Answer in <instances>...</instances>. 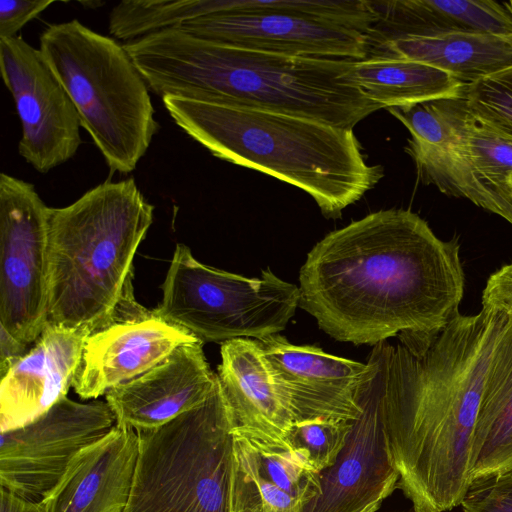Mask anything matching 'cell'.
<instances>
[{
	"instance_id": "11",
	"label": "cell",
	"mask_w": 512,
	"mask_h": 512,
	"mask_svg": "<svg viewBox=\"0 0 512 512\" xmlns=\"http://www.w3.org/2000/svg\"><path fill=\"white\" fill-rule=\"evenodd\" d=\"M0 69L21 123L19 154L40 173L71 159L82 142L80 119L41 51L20 36L1 38Z\"/></svg>"
},
{
	"instance_id": "35",
	"label": "cell",
	"mask_w": 512,
	"mask_h": 512,
	"mask_svg": "<svg viewBox=\"0 0 512 512\" xmlns=\"http://www.w3.org/2000/svg\"><path fill=\"white\" fill-rule=\"evenodd\" d=\"M84 8H92V9H95V8H98L99 6H102L104 5L103 2H100V1H81L80 2Z\"/></svg>"
},
{
	"instance_id": "5",
	"label": "cell",
	"mask_w": 512,
	"mask_h": 512,
	"mask_svg": "<svg viewBox=\"0 0 512 512\" xmlns=\"http://www.w3.org/2000/svg\"><path fill=\"white\" fill-rule=\"evenodd\" d=\"M153 212L133 177L49 207L48 323L91 333L110 325Z\"/></svg>"
},
{
	"instance_id": "18",
	"label": "cell",
	"mask_w": 512,
	"mask_h": 512,
	"mask_svg": "<svg viewBox=\"0 0 512 512\" xmlns=\"http://www.w3.org/2000/svg\"><path fill=\"white\" fill-rule=\"evenodd\" d=\"M138 448L137 431L116 423L73 457L57 484L40 500L46 512H124Z\"/></svg>"
},
{
	"instance_id": "24",
	"label": "cell",
	"mask_w": 512,
	"mask_h": 512,
	"mask_svg": "<svg viewBox=\"0 0 512 512\" xmlns=\"http://www.w3.org/2000/svg\"><path fill=\"white\" fill-rule=\"evenodd\" d=\"M233 457L246 474L271 483L304 506L321 493V472L291 447L233 431Z\"/></svg>"
},
{
	"instance_id": "7",
	"label": "cell",
	"mask_w": 512,
	"mask_h": 512,
	"mask_svg": "<svg viewBox=\"0 0 512 512\" xmlns=\"http://www.w3.org/2000/svg\"><path fill=\"white\" fill-rule=\"evenodd\" d=\"M233 420L219 382L199 406L137 431L138 457L124 512H227Z\"/></svg>"
},
{
	"instance_id": "36",
	"label": "cell",
	"mask_w": 512,
	"mask_h": 512,
	"mask_svg": "<svg viewBox=\"0 0 512 512\" xmlns=\"http://www.w3.org/2000/svg\"><path fill=\"white\" fill-rule=\"evenodd\" d=\"M383 501H384V500H382V499H381V500H378V501H376V502H374V503L370 504V505H369L365 510H363L362 512H376V511L380 508V506H381V504H382V502H383Z\"/></svg>"
},
{
	"instance_id": "4",
	"label": "cell",
	"mask_w": 512,
	"mask_h": 512,
	"mask_svg": "<svg viewBox=\"0 0 512 512\" xmlns=\"http://www.w3.org/2000/svg\"><path fill=\"white\" fill-rule=\"evenodd\" d=\"M162 102L212 155L302 189L325 216L339 217L383 177L381 165L366 162L353 129L172 95Z\"/></svg>"
},
{
	"instance_id": "30",
	"label": "cell",
	"mask_w": 512,
	"mask_h": 512,
	"mask_svg": "<svg viewBox=\"0 0 512 512\" xmlns=\"http://www.w3.org/2000/svg\"><path fill=\"white\" fill-rule=\"evenodd\" d=\"M54 0H1L0 39L16 37L29 21L39 16Z\"/></svg>"
},
{
	"instance_id": "31",
	"label": "cell",
	"mask_w": 512,
	"mask_h": 512,
	"mask_svg": "<svg viewBox=\"0 0 512 512\" xmlns=\"http://www.w3.org/2000/svg\"><path fill=\"white\" fill-rule=\"evenodd\" d=\"M482 309L512 319V262L502 266L488 278L482 292Z\"/></svg>"
},
{
	"instance_id": "38",
	"label": "cell",
	"mask_w": 512,
	"mask_h": 512,
	"mask_svg": "<svg viewBox=\"0 0 512 512\" xmlns=\"http://www.w3.org/2000/svg\"><path fill=\"white\" fill-rule=\"evenodd\" d=\"M415 512V511H414Z\"/></svg>"
},
{
	"instance_id": "23",
	"label": "cell",
	"mask_w": 512,
	"mask_h": 512,
	"mask_svg": "<svg viewBox=\"0 0 512 512\" xmlns=\"http://www.w3.org/2000/svg\"><path fill=\"white\" fill-rule=\"evenodd\" d=\"M350 77L368 99L386 109L457 98L465 87L438 68L410 60H355Z\"/></svg>"
},
{
	"instance_id": "27",
	"label": "cell",
	"mask_w": 512,
	"mask_h": 512,
	"mask_svg": "<svg viewBox=\"0 0 512 512\" xmlns=\"http://www.w3.org/2000/svg\"><path fill=\"white\" fill-rule=\"evenodd\" d=\"M353 421L315 419L296 423L286 433L284 446L300 452L316 470L322 472L337 462Z\"/></svg>"
},
{
	"instance_id": "25",
	"label": "cell",
	"mask_w": 512,
	"mask_h": 512,
	"mask_svg": "<svg viewBox=\"0 0 512 512\" xmlns=\"http://www.w3.org/2000/svg\"><path fill=\"white\" fill-rule=\"evenodd\" d=\"M458 148L473 177L497 205L499 216L512 224V139L470 114Z\"/></svg>"
},
{
	"instance_id": "28",
	"label": "cell",
	"mask_w": 512,
	"mask_h": 512,
	"mask_svg": "<svg viewBox=\"0 0 512 512\" xmlns=\"http://www.w3.org/2000/svg\"><path fill=\"white\" fill-rule=\"evenodd\" d=\"M463 96L477 121L512 139V66L465 85Z\"/></svg>"
},
{
	"instance_id": "34",
	"label": "cell",
	"mask_w": 512,
	"mask_h": 512,
	"mask_svg": "<svg viewBox=\"0 0 512 512\" xmlns=\"http://www.w3.org/2000/svg\"><path fill=\"white\" fill-rule=\"evenodd\" d=\"M0 512H46V510L41 501L25 499L1 487Z\"/></svg>"
},
{
	"instance_id": "10",
	"label": "cell",
	"mask_w": 512,
	"mask_h": 512,
	"mask_svg": "<svg viewBox=\"0 0 512 512\" xmlns=\"http://www.w3.org/2000/svg\"><path fill=\"white\" fill-rule=\"evenodd\" d=\"M116 418L106 401L63 398L34 421L0 436V486L40 501L73 457L106 435Z\"/></svg>"
},
{
	"instance_id": "26",
	"label": "cell",
	"mask_w": 512,
	"mask_h": 512,
	"mask_svg": "<svg viewBox=\"0 0 512 512\" xmlns=\"http://www.w3.org/2000/svg\"><path fill=\"white\" fill-rule=\"evenodd\" d=\"M219 9L220 0H124L112 8L108 29L115 38L129 42Z\"/></svg>"
},
{
	"instance_id": "32",
	"label": "cell",
	"mask_w": 512,
	"mask_h": 512,
	"mask_svg": "<svg viewBox=\"0 0 512 512\" xmlns=\"http://www.w3.org/2000/svg\"><path fill=\"white\" fill-rule=\"evenodd\" d=\"M227 512H264L258 491L233 457Z\"/></svg>"
},
{
	"instance_id": "13",
	"label": "cell",
	"mask_w": 512,
	"mask_h": 512,
	"mask_svg": "<svg viewBox=\"0 0 512 512\" xmlns=\"http://www.w3.org/2000/svg\"><path fill=\"white\" fill-rule=\"evenodd\" d=\"M369 358L374 371L359 395L361 414L335 465L321 472V493L301 512H362L397 486L399 474L385 430L382 377L375 356Z\"/></svg>"
},
{
	"instance_id": "16",
	"label": "cell",
	"mask_w": 512,
	"mask_h": 512,
	"mask_svg": "<svg viewBox=\"0 0 512 512\" xmlns=\"http://www.w3.org/2000/svg\"><path fill=\"white\" fill-rule=\"evenodd\" d=\"M90 334L47 323L33 347L1 376L0 432L34 421L67 397Z\"/></svg>"
},
{
	"instance_id": "8",
	"label": "cell",
	"mask_w": 512,
	"mask_h": 512,
	"mask_svg": "<svg viewBox=\"0 0 512 512\" xmlns=\"http://www.w3.org/2000/svg\"><path fill=\"white\" fill-rule=\"evenodd\" d=\"M162 300L153 310L162 320L183 328L201 342L262 339L283 331L299 306L295 284L269 268L247 278L199 262L177 244Z\"/></svg>"
},
{
	"instance_id": "15",
	"label": "cell",
	"mask_w": 512,
	"mask_h": 512,
	"mask_svg": "<svg viewBox=\"0 0 512 512\" xmlns=\"http://www.w3.org/2000/svg\"><path fill=\"white\" fill-rule=\"evenodd\" d=\"M216 382L203 342L196 341L177 347L144 374L109 390L105 398L117 424L143 431L163 426L202 404Z\"/></svg>"
},
{
	"instance_id": "14",
	"label": "cell",
	"mask_w": 512,
	"mask_h": 512,
	"mask_svg": "<svg viewBox=\"0 0 512 512\" xmlns=\"http://www.w3.org/2000/svg\"><path fill=\"white\" fill-rule=\"evenodd\" d=\"M181 29L216 43L272 54L363 60L367 35L341 25L272 12H220Z\"/></svg>"
},
{
	"instance_id": "12",
	"label": "cell",
	"mask_w": 512,
	"mask_h": 512,
	"mask_svg": "<svg viewBox=\"0 0 512 512\" xmlns=\"http://www.w3.org/2000/svg\"><path fill=\"white\" fill-rule=\"evenodd\" d=\"M293 425L315 419L356 420L360 392L374 363L294 345L279 334L257 340Z\"/></svg>"
},
{
	"instance_id": "1",
	"label": "cell",
	"mask_w": 512,
	"mask_h": 512,
	"mask_svg": "<svg viewBox=\"0 0 512 512\" xmlns=\"http://www.w3.org/2000/svg\"><path fill=\"white\" fill-rule=\"evenodd\" d=\"M459 252L457 239L441 240L410 210L370 213L311 249L299 273V306L337 341L435 335L460 314Z\"/></svg>"
},
{
	"instance_id": "29",
	"label": "cell",
	"mask_w": 512,
	"mask_h": 512,
	"mask_svg": "<svg viewBox=\"0 0 512 512\" xmlns=\"http://www.w3.org/2000/svg\"><path fill=\"white\" fill-rule=\"evenodd\" d=\"M461 506L464 512H512V469L472 479Z\"/></svg>"
},
{
	"instance_id": "3",
	"label": "cell",
	"mask_w": 512,
	"mask_h": 512,
	"mask_svg": "<svg viewBox=\"0 0 512 512\" xmlns=\"http://www.w3.org/2000/svg\"><path fill=\"white\" fill-rule=\"evenodd\" d=\"M148 87L167 95L271 111L353 129L381 109L354 84L355 60L240 49L180 27L123 44Z\"/></svg>"
},
{
	"instance_id": "19",
	"label": "cell",
	"mask_w": 512,
	"mask_h": 512,
	"mask_svg": "<svg viewBox=\"0 0 512 512\" xmlns=\"http://www.w3.org/2000/svg\"><path fill=\"white\" fill-rule=\"evenodd\" d=\"M216 375L233 431L284 445L293 421L258 341L238 338L222 343Z\"/></svg>"
},
{
	"instance_id": "37",
	"label": "cell",
	"mask_w": 512,
	"mask_h": 512,
	"mask_svg": "<svg viewBox=\"0 0 512 512\" xmlns=\"http://www.w3.org/2000/svg\"><path fill=\"white\" fill-rule=\"evenodd\" d=\"M510 185H511V188H512V179H511V181H510Z\"/></svg>"
},
{
	"instance_id": "33",
	"label": "cell",
	"mask_w": 512,
	"mask_h": 512,
	"mask_svg": "<svg viewBox=\"0 0 512 512\" xmlns=\"http://www.w3.org/2000/svg\"><path fill=\"white\" fill-rule=\"evenodd\" d=\"M28 345H25L5 330L0 328V374L4 375L8 369L20 359L28 350Z\"/></svg>"
},
{
	"instance_id": "20",
	"label": "cell",
	"mask_w": 512,
	"mask_h": 512,
	"mask_svg": "<svg viewBox=\"0 0 512 512\" xmlns=\"http://www.w3.org/2000/svg\"><path fill=\"white\" fill-rule=\"evenodd\" d=\"M364 59L417 61L468 85L512 66V34L451 31L367 40Z\"/></svg>"
},
{
	"instance_id": "17",
	"label": "cell",
	"mask_w": 512,
	"mask_h": 512,
	"mask_svg": "<svg viewBox=\"0 0 512 512\" xmlns=\"http://www.w3.org/2000/svg\"><path fill=\"white\" fill-rule=\"evenodd\" d=\"M196 341L153 311L111 324L87 338L73 388L81 399L94 400L155 367L177 347Z\"/></svg>"
},
{
	"instance_id": "22",
	"label": "cell",
	"mask_w": 512,
	"mask_h": 512,
	"mask_svg": "<svg viewBox=\"0 0 512 512\" xmlns=\"http://www.w3.org/2000/svg\"><path fill=\"white\" fill-rule=\"evenodd\" d=\"M509 469H512V319H508L498 338L486 370L472 438L470 478Z\"/></svg>"
},
{
	"instance_id": "21",
	"label": "cell",
	"mask_w": 512,
	"mask_h": 512,
	"mask_svg": "<svg viewBox=\"0 0 512 512\" xmlns=\"http://www.w3.org/2000/svg\"><path fill=\"white\" fill-rule=\"evenodd\" d=\"M377 20L369 40L451 31L512 34V1H370Z\"/></svg>"
},
{
	"instance_id": "2",
	"label": "cell",
	"mask_w": 512,
	"mask_h": 512,
	"mask_svg": "<svg viewBox=\"0 0 512 512\" xmlns=\"http://www.w3.org/2000/svg\"><path fill=\"white\" fill-rule=\"evenodd\" d=\"M508 318L458 314L430 342L375 345L397 486L415 512L461 505L486 370Z\"/></svg>"
},
{
	"instance_id": "9",
	"label": "cell",
	"mask_w": 512,
	"mask_h": 512,
	"mask_svg": "<svg viewBox=\"0 0 512 512\" xmlns=\"http://www.w3.org/2000/svg\"><path fill=\"white\" fill-rule=\"evenodd\" d=\"M49 207L32 183L0 174V328L34 343L48 323Z\"/></svg>"
},
{
	"instance_id": "6",
	"label": "cell",
	"mask_w": 512,
	"mask_h": 512,
	"mask_svg": "<svg viewBox=\"0 0 512 512\" xmlns=\"http://www.w3.org/2000/svg\"><path fill=\"white\" fill-rule=\"evenodd\" d=\"M39 44L110 172H132L159 124L148 85L124 46L77 19L49 25Z\"/></svg>"
}]
</instances>
